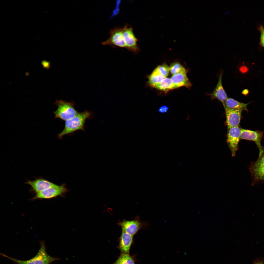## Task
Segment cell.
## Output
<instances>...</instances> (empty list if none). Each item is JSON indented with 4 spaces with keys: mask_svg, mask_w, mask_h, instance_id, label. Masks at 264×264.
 <instances>
[{
    "mask_svg": "<svg viewBox=\"0 0 264 264\" xmlns=\"http://www.w3.org/2000/svg\"><path fill=\"white\" fill-rule=\"evenodd\" d=\"M40 247L36 255L33 258L26 260H21L0 253L3 256L7 257L16 264H51L53 261L60 260L59 258L52 257L47 253L44 242H39Z\"/></svg>",
    "mask_w": 264,
    "mask_h": 264,
    "instance_id": "cell-1",
    "label": "cell"
},
{
    "mask_svg": "<svg viewBox=\"0 0 264 264\" xmlns=\"http://www.w3.org/2000/svg\"><path fill=\"white\" fill-rule=\"evenodd\" d=\"M91 115L90 112L85 111L78 114L72 119L66 121L64 128L58 135L61 139L65 135L73 133L78 130L84 131V124L87 119Z\"/></svg>",
    "mask_w": 264,
    "mask_h": 264,
    "instance_id": "cell-2",
    "label": "cell"
},
{
    "mask_svg": "<svg viewBox=\"0 0 264 264\" xmlns=\"http://www.w3.org/2000/svg\"><path fill=\"white\" fill-rule=\"evenodd\" d=\"M74 104L63 100H56L55 104L58 108L54 112L55 118L66 121L75 117L78 112L75 109Z\"/></svg>",
    "mask_w": 264,
    "mask_h": 264,
    "instance_id": "cell-3",
    "label": "cell"
},
{
    "mask_svg": "<svg viewBox=\"0 0 264 264\" xmlns=\"http://www.w3.org/2000/svg\"><path fill=\"white\" fill-rule=\"evenodd\" d=\"M250 170L254 184L264 181V147L263 151L257 160L251 164Z\"/></svg>",
    "mask_w": 264,
    "mask_h": 264,
    "instance_id": "cell-4",
    "label": "cell"
},
{
    "mask_svg": "<svg viewBox=\"0 0 264 264\" xmlns=\"http://www.w3.org/2000/svg\"><path fill=\"white\" fill-rule=\"evenodd\" d=\"M123 28L118 27L111 29L110 31V36L102 44L103 45H109L113 47L117 46L127 48L123 40L122 31Z\"/></svg>",
    "mask_w": 264,
    "mask_h": 264,
    "instance_id": "cell-5",
    "label": "cell"
},
{
    "mask_svg": "<svg viewBox=\"0 0 264 264\" xmlns=\"http://www.w3.org/2000/svg\"><path fill=\"white\" fill-rule=\"evenodd\" d=\"M123 39L127 48L131 51L137 53L139 48L137 44L138 40L133 33L132 28L128 27V25L125 26L122 28Z\"/></svg>",
    "mask_w": 264,
    "mask_h": 264,
    "instance_id": "cell-6",
    "label": "cell"
},
{
    "mask_svg": "<svg viewBox=\"0 0 264 264\" xmlns=\"http://www.w3.org/2000/svg\"><path fill=\"white\" fill-rule=\"evenodd\" d=\"M240 128L237 126L228 129L227 142L233 156H235L240 139Z\"/></svg>",
    "mask_w": 264,
    "mask_h": 264,
    "instance_id": "cell-7",
    "label": "cell"
},
{
    "mask_svg": "<svg viewBox=\"0 0 264 264\" xmlns=\"http://www.w3.org/2000/svg\"><path fill=\"white\" fill-rule=\"evenodd\" d=\"M67 190L65 186L57 185L36 193L32 200L51 198L61 195Z\"/></svg>",
    "mask_w": 264,
    "mask_h": 264,
    "instance_id": "cell-8",
    "label": "cell"
},
{
    "mask_svg": "<svg viewBox=\"0 0 264 264\" xmlns=\"http://www.w3.org/2000/svg\"><path fill=\"white\" fill-rule=\"evenodd\" d=\"M240 139L249 140L254 142L259 149V155H261L263 151V148L261 143L263 136V133L262 132L252 131L241 128H240Z\"/></svg>",
    "mask_w": 264,
    "mask_h": 264,
    "instance_id": "cell-9",
    "label": "cell"
},
{
    "mask_svg": "<svg viewBox=\"0 0 264 264\" xmlns=\"http://www.w3.org/2000/svg\"><path fill=\"white\" fill-rule=\"evenodd\" d=\"M25 183L30 185L31 191L36 194L57 185L41 177L33 181L28 180Z\"/></svg>",
    "mask_w": 264,
    "mask_h": 264,
    "instance_id": "cell-10",
    "label": "cell"
},
{
    "mask_svg": "<svg viewBox=\"0 0 264 264\" xmlns=\"http://www.w3.org/2000/svg\"><path fill=\"white\" fill-rule=\"evenodd\" d=\"M225 108L226 118V124L228 129L239 126L242 110Z\"/></svg>",
    "mask_w": 264,
    "mask_h": 264,
    "instance_id": "cell-11",
    "label": "cell"
},
{
    "mask_svg": "<svg viewBox=\"0 0 264 264\" xmlns=\"http://www.w3.org/2000/svg\"><path fill=\"white\" fill-rule=\"evenodd\" d=\"M122 231L133 236L143 227L142 223L137 219L128 220H123L119 223Z\"/></svg>",
    "mask_w": 264,
    "mask_h": 264,
    "instance_id": "cell-12",
    "label": "cell"
},
{
    "mask_svg": "<svg viewBox=\"0 0 264 264\" xmlns=\"http://www.w3.org/2000/svg\"><path fill=\"white\" fill-rule=\"evenodd\" d=\"M222 72H221L220 74L218 81L213 91L209 94L212 99H217L223 104L228 98L222 86Z\"/></svg>",
    "mask_w": 264,
    "mask_h": 264,
    "instance_id": "cell-13",
    "label": "cell"
},
{
    "mask_svg": "<svg viewBox=\"0 0 264 264\" xmlns=\"http://www.w3.org/2000/svg\"><path fill=\"white\" fill-rule=\"evenodd\" d=\"M133 236L122 231L120 239L119 247L122 254H129L133 241Z\"/></svg>",
    "mask_w": 264,
    "mask_h": 264,
    "instance_id": "cell-14",
    "label": "cell"
},
{
    "mask_svg": "<svg viewBox=\"0 0 264 264\" xmlns=\"http://www.w3.org/2000/svg\"><path fill=\"white\" fill-rule=\"evenodd\" d=\"M171 79L176 88L183 86L189 88L192 86L186 73H180L173 75Z\"/></svg>",
    "mask_w": 264,
    "mask_h": 264,
    "instance_id": "cell-15",
    "label": "cell"
},
{
    "mask_svg": "<svg viewBox=\"0 0 264 264\" xmlns=\"http://www.w3.org/2000/svg\"><path fill=\"white\" fill-rule=\"evenodd\" d=\"M248 103H245L238 101L233 99L228 98L223 105L224 108L230 109L240 110H247Z\"/></svg>",
    "mask_w": 264,
    "mask_h": 264,
    "instance_id": "cell-16",
    "label": "cell"
},
{
    "mask_svg": "<svg viewBox=\"0 0 264 264\" xmlns=\"http://www.w3.org/2000/svg\"><path fill=\"white\" fill-rule=\"evenodd\" d=\"M152 87L165 92L176 88L171 78H166Z\"/></svg>",
    "mask_w": 264,
    "mask_h": 264,
    "instance_id": "cell-17",
    "label": "cell"
},
{
    "mask_svg": "<svg viewBox=\"0 0 264 264\" xmlns=\"http://www.w3.org/2000/svg\"><path fill=\"white\" fill-rule=\"evenodd\" d=\"M166 78L160 74L154 69L152 73L148 76V83L152 87Z\"/></svg>",
    "mask_w": 264,
    "mask_h": 264,
    "instance_id": "cell-18",
    "label": "cell"
},
{
    "mask_svg": "<svg viewBox=\"0 0 264 264\" xmlns=\"http://www.w3.org/2000/svg\"><path fill=\"white\" fill-rule=\"evenodd\" d=\"M112 264H134L132 258L128 254H122L118 259Z\"/></svg>",
    "mask_w": 264,
    "mask_h": 264,
    "instance_id": "cell-19",
    "label": "cell"
},
{
    "mask_svg": "<svg viewBox=\"0 0 264 264\" xmlns=\"http://www.w3.org/2000/svg\"><path fill=\"white\" fill-rule=\"evenodd\" d=\"M169 68L171 73L173 75L180 73H186L185 69L178 62L172 63Z\"/></svg>",
    "mask_w": 264,
    "mask_h": 264,
    "instance_id": "cell-20",
    "label": "cell"
},
{
    "mask_svg": "<svg viewBox=\"0 0 264 264\" xmlns=\"http://www.w3.org/2000/svg\"><path fill=\"white\" fill-rule=\"evenodd\" d=\"M155 69L160 74L166 78L170 71L169 67L165 64L158 66Z\"/></svg>",
    "mask_w": 264,
    "mask_h": 264,
    "instance_id": "cell-21",
    "label": "cell"
},
{
    "mask_svg": "<svg viewBox=\"0 0 264 264\" xmlns=\"http://www.w3.org/2000/svg\"><path fill=\"white\" fill-rule=\"evenodd\" d=\"M258 29L260 33V44L264 48V27L262 26H260Z\"/></svg>",
    "mask_w": 264,
    "mask_h": 264,
    "instance_id": "cell-22",
    "label": "cell"
},
{
    "mask_svg": "<svg viewBox=\"0 0 264 264\" xmlns=\"http://www.w3.org/2000/svg\"><path fill=\"white\" fill-rule=\"evenodd\" d=\"M169 107L167 105H164L160 107L158 109V111L161 113H165L169 110Z\"/></svg>",
    "mask_w": 264,
    "mask_h": 264,
    "instance_id": "cell-23",
    "label": "cell"
},
{
    "mask_svg": "<svg viewBox=\"0 0 264 264\" xmlns=\"http://www.w3.org/2000/svg\"><path fill=\"white\" fill-rule=\"evenodd\" d=\"M254 264H264V262L262 261L258 260L254 261Z\"/></svg>",
    "mask_w": 264,
    "mask_h": 264,
    "instance_id": "cell-24",
    "label": "cell"
},
{
    "mask_svg": "<svg viewBox=\"0 0 264 264\" xmlns=\"http://www.w3.org/2000/svg\"><path fill=\"white\" fill-rule=\"evenodd\" d=\"M241 70L242 72H247V71L248 69L245 66H243L241 68Z\"/></svg>",
    "mask_w": 264,
    "mask_h": 264,
    "instance_id": "cell-25",
    "label": "cell"
}]
</instances>
